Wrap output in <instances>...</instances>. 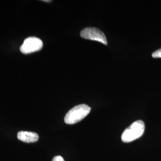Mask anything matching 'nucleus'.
Masks as SVG:
<instances>
[{"label": "nucleus", "mask_w": 161, "mask_h": 161, "mask_svg": "<svg viewBox=\"0 0 161 161\" xmlns=\"http://www.w3.org/2000/svg\"><path fill=\"white\" fill-rule=\"evenodd\" d=\"M90 111V107L86 104L76 106L66 114L64 119V122L69 125L75 124L85 118Z\"/></svg>", "instance_id": "1"}, {"label": "nucleus", "mask_w": 161, "mask_h": 161, "mask_svg": "<svg viewBox=\"0 0 161 161\" xmlns=\"http://www.w3.org/2000/svg\"><path fill=\"white\" fill-rule=\"evenodd\" d=\"M144 122L138 120L133 122L127 128L121 136V140L124 143H130L140 138L144 132Z\"/></svg>", "instance_id": "2"}, {"label": "nucleus", "mask_w": 161, "mask_h": 161, "mask_svg": "<svg viewBox=\"0 0 161 161\" xmlns=\"http://www.w3.org/2000/svg\"><path fill=\"white\" fill-rule=\"evenodd\" d=\"M80 36L84 39L96 41L104 45L108 44L107 39L103 32L96 28H86L81 31Z\"/></svg>", "instance_id": "3"}, {"label": "nucleus", "mask_w": 161, "mask_h": 161, "mask_svg": "<svg viewBox=\"0 0 161 161\" xmlns=\"http://www.w3.org/2000/svg\"><path fill=\"white\" fill-rule=\"evenodd\" d=\"M43 47L42 41L38 38L32 36L24 41L23 44L20 48L21 53L25 54L38 52Z\"/></svg>", "instance_id": "4"}, {"label": "nucleus", "mask_w": 161, "mask_h": 161, "mask_svg": "<svg viewBox=\"0 0 161 161\" xmlns=\"http://www.w3.org/2000/svg\"><path fill=\"white\" fill-rule=\"evenodd\" d=\"M17 138L25 143H35L39 139L38 134L30 131H19L17 133Z\"/></svg>", "instance_id": "5"}, {"label": "nucleus", "mask_w": 161, "mask_h": 161, "mask_svg": "<svg viewBox=\"0 0 161 161\" xmlns=\"http://www.w3.org/2000/svg\"><path fill=\"white\" fill-rule=\"evenodd\" d=\"M152 57L153 58H161V48L153 53Z\"/></svg>", "instance_id": "6"}, {"label": "nucleus", "mask_w": 161, "mask_h": 161, "mask_svg": "<svg viewBox=\"0 0 161 161\" xmlns=\"http://www.w3.org/2000/svg\"><path fill=\"white\" fill-rule=\"evenodd\" d=\"M52 161H64V160L63 157H62L61 156H56L54 157Z\"/></svg>", "instance_id": "7"}, {"label": "nucleus", "mask_w": 161, "mask_h": 161, "mask_svg": "<svg viewBox=\"0 0 161 161\" xmlns=\"http://www.w3.org/2000/svg\"><path fill=\"white\" fill-rule=\"evenodd\" d=\"M42 1H44V2H51V1H50V0H43Z\"/></svg>", "instance_id": "8"}]
</instances>
